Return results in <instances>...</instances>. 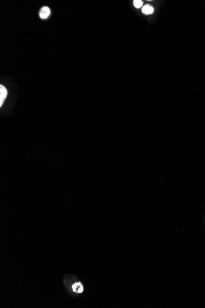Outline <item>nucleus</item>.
Listing matches in <instances>:
<instances>
[{"mask_svg":"<svg viewBox=\"0 0 205 308\" xmlns=\"http://www.w3.org/2000/svg\"><path fill=\"white\" fill-rule=\"evenodd\" d=\"M50 10L47 6L42 7L39 12V17L42 19H46L48 18V17L50 15Z\"/></svg>","mask_w":205,"mask_h":308,"instance_id":"nucleus-1","label":"nucleus"},{"mask_svg":"<svg viewBox=\"0 0 205 308\" xmlns=\"http://www.w3.org/2000/svg\"><path fill=\"white\" fill-rule=\"evenodd\" d=\"M7 89H6V87L2 86V85H1L0 86V106L1 107L4 100L6 99V97H7Z\"/></svg>","mask_w":205,"mask_h":308,"instance_id":"nucleus-2","label":"nucleus"},{"mask_svg":"<svg viewBox=\"0 0 205 308\" xmlns=\"http://www.w3.org/2000/svg\"><path fill=\"white\" fill-rule=\"evenodd\" d=\"M154 7L149 4H146L142 7V13L146 15H149L152 14L154 12Z\"/></svg>","mask_w":205,"mask_h":308,"instance_id":"nucleus-3","label":"nucleus"},{"mask_svg":"<svg viewBox=\"0 0 205 308\" xmlns=\"http://www.w3.org/2000/svg\"><path fill=\"white\" fill-rule=\"evenodd\" d=\"M72 290L76 293H82L84 290V287L81 282H76L72 285Z\"/></svg>","mask_w":205,"mask_h":308,"instance_id":"nucleus-4","label":"nucleus"},{"mask_svg":"<svg viewBox=\"0 0 205 308\" xmlns=\"http://www.w3.org/2000/svg\"><path fill=\"white\" fill-rule=\"evenodd\" d=\"M133 4L136 8H140L142 6L143 2L141 0H135L133 1Z\"/></svg>","mask_w":205,"mask_h":308,"instance_id":"nucleus-5","label":"nucleus"}]
</instances>
